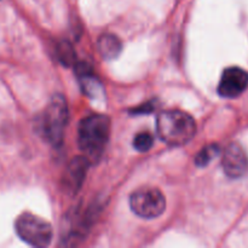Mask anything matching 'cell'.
I'll return each instance as SVG.
<instances>
[{
    "label": "cell",
    "instance_id": "1",
    "mask_svg": "<svg viewBox=\"0 0 248 248\" xmlns=\"http://www.w3.org/2000/svg\"><path fill=\"white\" fill-rule=\"evenodd\" d=\"M110 133V120L102 114L82 119L78 130V143L89 159L98 160L103 154Z\"/></svg>",
    "mask_w": 248,
    "mask_h": 248
},
{
    "label": "cell",
    "instance_id": "7",
    "mask_svg": "<svg viewBox=\"0 0 248 248\" xmlns=\"http://www.w3.org/2000/svg\"><path fill=\"white\" fill-rule=\"evenodd\" d=\"M222 166L230 178H241L248 171V157L242 147L237 143H230L225 148L222 157Z\"/></svg>",
    "mask_w": 248,
    "mask_h": 248
},
{
    "label": "cell",
    "instance_id": "4",
    "mask_svg": "<svg viewBox=\"0 0 248 248\" xmlns=\"http://www.w3.org/2000/svg\"><path fill=\"white\" fill-rule=\"evenodd\" d=\"M16 232L24 242L39 248L47 247L53 237L50 223L31 213H23L17 218Z\"/></svg>",
    "mask_w": 248,
    "mask_h": 248
},
{
    "label": "cell",
    "instance_id": "2",
    "mask_svg": "<svg viewBox=\"0 0 248 248\" xmlns=\"http://www.w3.org/2000/svg\"><path fill=\"white\" fill-rule=\"evenodd\" d=\"M156 130L159 137L165 143L179 147L193 140L196 133V124L184 111L167 110L157 115Z\"/></svg>",
    "mask_w": 248,
    "mask_h": 248
},
{
    "label": "cell",
    "instance_id": "13",
    "mask_svg": "<svg viewBox=\"0 0 248 248\" xmlns=\"http://www.w3.org/2000/svg\"><path fill=\"white\" fill-rule=\"evenodd\" d=\"M58 58L61 62L64 65H70L74 63V51H73L72 46L68 43H63L58 46Z\"/></svg>",
    "mask_w": 248,
    "mask_h": 248
},
{
    "label": "cell",
    "instance_id": "9",
    "mask_svg": "<svg viewBox=\"0 0 248 248\" xmlns=\"http://www.w3.org/2000/svg\"><path fill=\"white\" fill-rule=\"evenodd\" d=\"M97 47H98L99 53L104 60H114L118 57L121 52V45L120 39L113 34H103L101 38L98 39L97 43Z\"/></svg>",
    "mask_w": 248,
    "mask_h": 248
},
{
    "label": "cell",
    "instance_id": "10",
    "mask_svg": "<svg viewBox=\"0 0 248 248\" xmlns=\"http://www.w3.org/2000/svg\"><path fill=\"white\" fill-rule=\"evenodd\" d=\"M77 73L84 91L86 92L87 94H93L94 96V94L98 92V89L101 87V85L97 81L96 77H94L93 73L91 72V69H90L87 65L80 64L78 65Z\"/></svg>",
    "mask_w": 248,
    "mask_h": 248
},
{
    "label": "cell",
    "instance_id": "5",
    "mask_svg": "<svg viewBox=\"0 0 248 248\" xmlns=\"http://www.w3.org/2000/svg\"><path fill=\"white\" fill-rule=\"evenodd\" d=\"M131 210L140 218L153 219L164 213L166 200L159 189H138L130 198Z\"/></svg>",
    "mask_w": 248,
    "mask_h": 248
},
{
    "label": "cell",
    "instance_id": "11",
    "mask_svg": "<svg viewBox=\"0 0 248 248\" xmlns=\"http://www.w3.org/2000/svg\"><path fill=\"white\" fill-rule=\"evenodd\" d=\"M220 153V148L218 144H210L201 149L196 155L195 162L199 167H205Z\"/></svg>",
    "mask_w": 248,
    "mask_h": 248
},
{
    "label": "cell",
    "instance_id": "8",
    "mask_svg": "<svg viewBox=\"0 0 248 248\" xmlns=\"http://www.w3.org/2000/svg\"><path fill=\"white\" fill-rule=\"evenodd\" d=\"M87 169H89V160L86 157L77 156L69 162L63 177V186L65 191L75 194L81 188L86 178Z\"/></svg>",
    "mask_w": 248,
    "mask_h": 248
},
{
    "label": "cell",
    "instance_id": "6",
    "mask_svg": "<svg viewBox=\"0 0 248 248\" xmlns=\"http://www.w3.org/2000/svg\"><path fill=\"white\" fill-rule=\"evenodd\" d=\"M248 86V73L240 67H229L223 72L218 93L224 98H236Z\"/></svg>",
    "mask_w": 248,
    "mask_h": 248
},
{
    "label": "cell",
    "instance_id": "3",
    "mask_svg": "<svg viewBox=\"0 0 248 248\" xmlns=\"http://www.w3.org/2000/svg\"><path fill=\"white\" fill-rule=\"evenodd\" d=\"M68 118H69V111H68L67 101L61 94H56L46 107L41 121V130L46 140L55 147L62 144Z\"/></svg>",
    "mask_w": 248,
    "mask_h": 248
},
{
    "label": "cell",
    "instance_id": "12",
    "mask_svg": "<svg viewBox=\"0 0 248 248\" xmlns=\"http://www.w3.org/2000/svg\"><path fill=\"white\" fill-rule=\"evenodd\" d=\"M153 144H154V140L153 136L149 132H140L136 135L135 140H133V147L138 150V152H148L152 149Z\"/></svg>",
    "mask_w": 248,
    "mask_h": 248
}]
</instances>
